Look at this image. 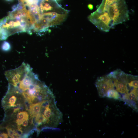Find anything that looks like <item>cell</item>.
I'll use <instances>...</instances> for the list:
<instances>
[{"label": "cell", "instance_id": "1", "mask_svg": "<svg viewBox=\"0 0 138 138\" xmlns=\"http://www.w3.org/2000/svg\"><path fill=\"white\" fill-rule=\"evenodd\" d=\"M96 10L107 14L114 26L129 19V10L125 0H103Z\"/></svg>", "mask_w": 138, "mask_h": 138}, {"label": "cell", "instance_id": "2", "mask_svg": "<svg viewBox=\"0 0 138 138\" xmlns=\"http://www.w3.org/2000/svg\"><path fill=\"white\" fill-rule=\"evenodd\" d=\"M88 19L99 29L106 32L114 27L110 18L103 12L96 10L88 17Z\"/></svg>", "mask_w": 138, "mask_h": 138}, {"label": "cell", "instance_id": "3", "mask_svg": "<svg viewBox=\"0 0 138 138\" xmlns=\"http://www.w3.org/2000/svg\"><path fill=\"white\" fill-rule=\"evenodd\" d=\"M95 85L101 97H106V94L109 90L115 89V87L112 80L107 75L98 77Z\"/></svg>", "mask_w": 138, "mask_h": 138}, {"label": "cell", "instance_id": "4", "mask_svg": "<svg viewBox=\"0 0 138 138\" xmlns=\"http://www.w3.org/2000/svg\"><path fill=\"white\" fill-rule=\"evenodd\" d=\"M123 99L125 100L129 104L131 102V106L135 107L136 103L138 100V88H134L128 93L125 94L123 96Z\"/></svg>", "mask_w": 138, "mask_h": 138}, {"label": "cell", "instance_id": "5", "mask_svg": "<svg viewBox=\"0 0 138 138\" xmlns=\"http://www.w3.org/2000/svg\"><path fill=\"white\" fill-rule=\"evenodd\" d=\"M127 87L129 92L134 88L138 87V76L127 74Z\"/></svg>", "mask_w": 138, "mask_h": 138}, {"label": "cell", "instance_id": "6", "mask_svg": "<svg viewBox=\"0 0 138 138\" xmlns=\"http://www.w3.org/2000/svg\"><path fill=\"white\" fill-rule=\"evenodd\" d=\"M29 115L26 112L23 111L18 113L17 116V120L16 122L17 126H20L23 122L25 120H28Z\"/></svg>", "mask_w": 138, "mask_h": 138}, {"label": "cell", "instance_id": "7", "mask_svg": "<svg viewBox=\"0 0 138 138\" xmlns=\"http://www.w3.org/2000/svg\"><path fill=\"white\" fill-rule=\"evenodd\" d=\"M106 97L113 98L116 100H119L120 97V95L119 92L115 89L109 90L106 94Z\"/></svg>", "mask_w": 138, "mask_h": 138}, {"label": "cell", "instance_id": "8", "mask_svg": "<svg viewBox=\"0 0 138 138\" xmlns=\"http://www.w3.org/2000/svg\"><path fill=\"white\" fill-rule=\"evenodd\" d=\"M10 36L7 29L4 28L0 29V41L5 40Z\"/></svg>", "mask_w": 138, "mask_h": 138}, {"label": "cell", "instance_id": "9", "mask_svg": "<svg viewBox=\"0 0 138 138\" xmlns=\"http://www.w3.org/2000/svg\"><path fill=\"white\" fill-rule=\"evenodd\" d=\"M11 48V46L9 42L7 41H4L1 45V49L4 51H9Z\"/></svg>", "mask_w": 138, "mask_h": 138}, {"label": "cell", "instance_id": "10", "mask_svg": "<svg viewBox=\"0 0 138 138\" xmlns=\"http://www.w3.org/2000/svg\"><path fill=\"white\" fill-rule=\"evenodd\" d=\"M5 129L7 131L8 136L12 138L14 134L16 133L15 130L12 129L11 127L8 126L5 127Z\"/></svg>", "mask_w": 138, "mask_h": 138}, {"label": "cell", "instance_id": "11", "mask_svg": "<svg viewBox=\"0 0 138 138\" xmlns=\"http://www.w3.org/2000/svg\"><path fill=\"white\" fill-rule=\"evenodd\" d=\"M9 19V17L8 16L0 19V29L2 28L3 25L7 22Z\"/></svg>", "mask_w": 138, "mask_h": 138}, {"label": "cell", "instance_id": "12", "mask_svg": "<svg viewBox=\"0 0 138 138\" xmlns=\"http://www.w3.org/2000/svg\"><path fill=\"white\" fill-rule=\"evenodd\" d=\"M8 136L6 133L4 132L0 134V138H8Z\"/></svg>", "mask_w": 138, "mask_h": 138}, {"label": "cell", "instance_id": "13", "mask_svg": "<svg viewBox=\"0 0 138 138\" xmlns=\"http://www.w3.org/2000/svg\"><path fill=\"white\" fill-rule=\"evenodd\" d=\"M28 120H25L23 122L22 125L23 127H26L28 126Z\"/></svg>", "mask_w": 138, "mask_h": 138}, {"label": "cell", "instance_id": "14", "mask_svg": "<svg viewBox=\"0 0 138 138\" xmlns=\"http://www.w3.org/2000/svg\"><path fill=\"white\" fill-rule=\"evenodd\" d=\"M20 137V135L17 133L16 132L14 134L12 138H19Z\"/></svg>", "mask_w": 138, "mask_h": 138}, {"label": "cell", "instance_id": "15", "mask_svg": "<svg viewBox=\"0 0 138 138\" xmlns=\"http://www.w3.org/2000/svg\"><path fill=\"white\" fill-rule=\"evenodd\" d=\"M88 7L90 10H92L93 8V6L91 4H89L88 5Z\"/></svg>", "mask_w": 138, "mask_h": 138}, {"label": "cell", "instance_id": "16", "mask_svg": "<svg viewBox=\"0 0 138 138\" xmlns=\"http://www.w3.org/2000/svg\"><path fill=\"white\" fill-rule=\"evenodd\" d=\"M19 0L22 2L23 4L25 3V0Z\"/></svg>", "mask_w": 138, "mask_h": 138}, {"label": "cell", "instance_id": "17", "mask_svg": "<svg viewBox=\"0 0 138 138\" xmlns=\"http://www.w3.org/2000/svg\"><path fill=\"white\" fill-rule=\"evenodd\" d=\"M52 0L57 2L60 1L61 0Z\"/></svg>", "mask_w": 138, "mask_h": 138}, {"label": "cell", "instance_id": "18", "mask_svg": "<svg viewBox=\"0 0 138 138\" xmlns=\"http://www.w3.org/2000/svg\"><path fill=\"white\" fill-rule=\"evenodd\" d=\"M6 1H11L13 0H6Z\"/></svg>", "mask_w": 138, "mask_h": 138}]
</instances>
